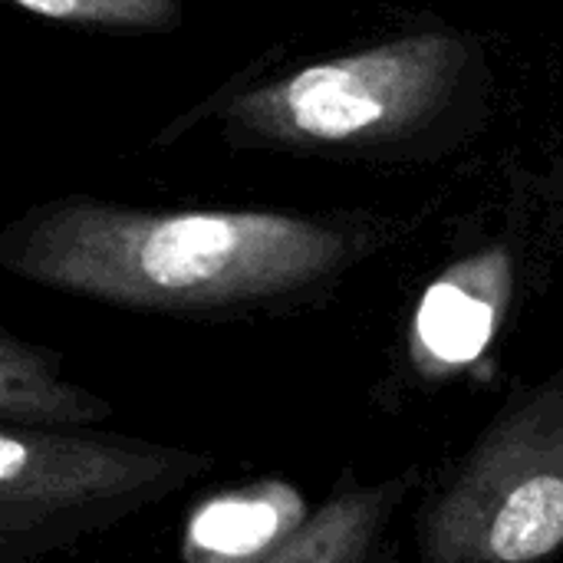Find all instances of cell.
<instances>
[{
    "label": "cell",
    "mask_w": 563,
    "mask_h": 563,
    "mask_svg": "<svg viewBox=\"0 0 563 563\" xmlns=\"http://www.w3.org/2000/svg\"><path fill=\"white\" fill-rule=\"evenodd\" d=\"M363 254V231L323 218L251 208L145 211L86 195L36 205L0 234V264L30 284L175 317L313 300Z\"/></svg>",
    "instance_id": "cell-1"
},
{
    "label": "cell",
    "mask_w": 563,
    "mask_h": 563,
    "mask_svg": "<svg viewBox=\"0 0 563 563\" xmlns=\"http://www.w3.org/2000/svg\"><path fill=\"white\" fill-rule=\"evenodd\" d=\"M475 49L459 33H409L307 63L234 96L221 119L234 145L366 152L435 122L465 92Z\"/></svg>",
    "instance_id": "cell-2"
},
{
    "label": "cell",
    "mask_w": 563,
    "mask_h": 563,
    "mask_svg": "<svg viewBox=\"0 0 563 563\" xmlns=\"http://www.w3.org/2000/svg\"><path fill=\"white\" fill-rule=\"evenodd\" d=\"M563 551V369L515 389L416 518V563H548Z\"/></svg>",
    "instance_id": "cell-3"
},
{
    "label": "cell",
    "mask_w": 563,
    "mask_h": 563,
    "mask_svg": "<svg viewBox=\"0 0 563 563\" xmlns=\"http://www.w3.org/2000/svg\"><path fill=\"white\" fill-rule=\"evenodd\" d=\"M211 468L208 452L119 432L0 426V563H43Z\"/></svg>",
    "instance_id": "cell-4"
},
{
    "label": "cell",
    "mask_w": 563,
    "mask_h": 563,
    "mask_svg": "<svg viewBox=\"0 0 563 563\" xmlns=\"http://www.w3.org/2000/svg\"><path fill=\"white\" fill-rule=\"evenodd\" d=\"M412 488L416 472L373 485L346 475L280 544L247 563H383L389 528Z\"/></svg>",
    "instance_id": "cell-5"
},
{
    "label": "cell",
    "mask_w": 563,
    "mask_h": 563,
    "mask_svg": "<svg viewBox=\"0 0 563 563\" xmlns=\"http://www.w3.org/2000/svg\"><path fill=\"white\" fill-rule=\"evenodd\" d=\"M112 406L59 376V353L0 333V426L3 429H92Z\"/></svg>",
    "instance_id": "cell-6"
},
{
    "label": "cell",
    "mask_w": 563,
    "mask_h": 563,
    "mask_svg": "<svg viewBox=\"0 0 563 563\" xmlns=\"http://www.w3.org/2000/svg\"><path fill=\"white\" fill-rule=\"evenodd\" d=\"M505 274L498 254L468 261L435 280L419 310L426 346L445 360H468L482 350L495 320V294Z\"/></svg>",
    "instance_id": "cell-7"
},
{
    "label": "cell",
    "mask_w": 563,
    "mask_h": 563,
    "mask_svg": "<svg viewBox=\"0 0 563 563\" xmlns=\"http://www.w3.org/2000/svg\"><path fill=\"white\" fill-rule=\"evenodd\" d=\"M20 10L86 30L162 33L181 23V0H10Z\"/></svg>",
    "instance_id": "cell-8"
}]
</instances>
